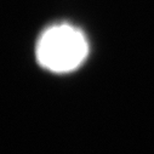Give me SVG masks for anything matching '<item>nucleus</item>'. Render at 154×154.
Listing matches in <instances>:
<instances>
[{
  "mask_svg": "<svg viewBox=\"0 0 154 154\" xmlns=\"http://www.w3.org/2000/svg\"><path fill=\"white\" fill-rule=\"evenodd\" d=\"M89 54L86 36L76 27L61 23L45 29L35 48L36 60L54 73H69L79 68Z\"/></svg>",
  "mask_w": 154,
  "mask_h": 154,
  "instance_id": "nucleus-1",
  "label": "nucleus"
}]
</instances>
